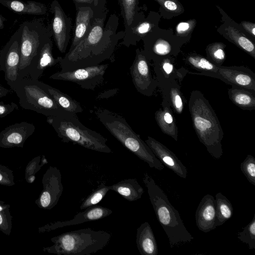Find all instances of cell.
<instances>
[{"label":"cell","mask_w":255,"mask_h":255,"mask_svg":"<svg viewBox=\"0 0 255 255\" xmlns=\"http://www.w3.org/2000/svg\"><path fill=\"white\" fill-rule=\"evenodd\" d=\"M10 6L12 9L16 12L28 13L43 14L46 10L44 5L32 2L25 5L21 2L14 0L11 2Z\"/></svg>","instance_id":"obj_32"},{"label":"cell","mask_w":255,"mask_h":255,"mask_svg":"<svg viewBox=\"0 0 255 255\" xmlns=\"http://www.w3.org/2000/svg\"><path fill=\"white\" fill-rule=\"evenodd\" d=\"M48 161L44 155H40L33 158L27 165L25 169V178L29 183H32L35 179V174Z\"/></svg>","instance_id":"obj_33"},{"label":"cell","mask_w":255,"mask_h":255,"mask_svg":"<svg viewBox=\"0 0 255 255\" xmlns=\"http://www.w3.org/2000/svg\"><path fill=\"white\" fill-rule=\"evenodd\" d=\"M52 31L57 47L61 53H65L70 38L71 20L56 0L53 1Z\"/></svg>","instance_id":"obj_13"},{"label":"cell","mask_w":255,"mask_h":255,"mask_svg":"<svg viewBox=\"0 0 255 255\" xmlns=\"http://www.w3.org/2000/svg\"><path fill=\"white\" fill-rule=\"evenodd\" d=\"M164 6L166 8L170 10H175L177 8L176 4L170 0H166L164 2Z\"/></svg>","instance_id":"obj_42"},{"label":"cell","mask_w":255,"mask_h":255,"mask_svg":"<svg viewBox=\"0 0 255 255\" xmlns=\"http://www.w3.org/2000/svg\"><path fill=\"white\" fill-rule=\"evenodd\" d=\"M216 219V200L214 197L206 194L201 199L195 213L198 228L204 233L215 229Z\"/></svg>","instance_id":"obj_19"},{"label":"cell","mask_w":255,"mask_h":255,"mask_svg":"<svg viewBox=\"0 0 255 255\" xmlns=\"http://www.w3.org/2000/svg\"><path fill=\"white\" fill-rule=\"evenodd\" d=\"M18 109L16 104L13 102L9 103H4L3 101L0 102V118H3L9 115L15 110Z\"/></svg>","instance_id":"obj_40"},{"label":"cell","mask_w":255,"mask_h":255,"mask_svg":"<svg viewBox=\"0 0 255 255\" xmlns=\"http://www.w3.org/2000/svg\"><path fill=\"white\" fill-rule=\"evenodd\" d=\"M2 26V21L1 19L0 18V27H1Z\"/></svg>","instance_id":"obj_47"},{"label":"cell","mask_w":255,"mask_h":255,"mask_svg":"<svg viewBox=\"0 0 255 255\" xmlns=\"http://www.w3.org/2000/svg\"><path fill=\"white\" fill-rule=\"evenodd\" d=\"M125 26V34L138 22L137 0H118Z\"/></svg>","instance_id":"obj_28"},{"label":"cell","mask_w":255,"mask_h":255,"mask_svg":"<svg viewBox=\"0 0 255 255\" xmlns=\"http://www.w3.org/2000/svg\"><path fill=\"white\" fill-rule=\"evenodd\" d=\"M11 93V91L4 87L0 85V98L6 96Z\"/></svg>","instance_id":"obj_44"},{"label":"cell","mask_w":255,"mask_h":255,"mask_svg":"<svg viewBox=\"0 0 255 255\" xmlns=\"http://www.w3.org/2000/svg\"><path fill=\"white\" fill-rule=\"evenodd\" d=\"M75 26L69 50L75 47L88 34L92 25L94 11L89 5L76 6Z\"/></svg>","instance_id":"obj_20"},{"label":"cell","mask_w":255,"mask_h":255,"mask_svg":"<svg viewBox=\"0 0 255 255\" xmlns=\"http://www.w3.org/2000/svg\"><path fill=\"white\" fill-rule=\"evenodd\" d=\"M109 189L119 193L128 201H134L141 198L144 193L143 188L136 179H124L111 186Z\"/></svg>","instance_id":"obj_24"},{"label":"cell","mask_w":255,"mask_h":255,"mask_svg":"<svg viewBox=\"0 0 255 255\" xmlns=\"http://www.w3.org/2000/svg\"><path fill=\"white\" fill-rule=\"evenodd\" d=\"M35 130V126L26 122L10 125L0 132V147H23L25 141Z\"/></svg>","instance_id":"obj_15"},{"label":"cell","mask_w":255,"mask_h":255,"mask_svg":"<svg viewBox=\"0 0 255 255\" xmlns=\"http://www.w3.org/2000/svg\"><path fill=\"white\" fill-rule=\"evenodd\" d=\"M0 185L11 186L15 185L13 171L0 164Z\"/></svg>","instance_id":"obj_38"},{"label":"cell","mask_w":255,"mask_h":255,"mask_svg":"<svg viewBox=\"0 0 255 255\" xmlns=\"http://www.w3.org/2000/svg\"><path fill=\"white\" fill-rule=\"evenodd\" d=\"M96 114L100 122L126 148L147 163L150 167L158 170L164 169L163 164L124 117L103 108L97 109Z\"/></svg>","instance_id":"obj_5"},{"label":"cell","mask_w":255,"mask_h":255,"mask_svg":"<svg viewBox=\"0 0 255 255\" xmlns=\"http://www.w3.org/2000/svg\"><path fill=\"white\" fill-rule=\"evenodd\" d=\"M112 234L87 228L64 233L51 238L53 245L45 247V252L58 255H90L109 244Z\"/></svg>","instance_id":"obj_4"},{"label":"cell","mask_w":255,"mask_h":255,"mask_svg":"<svg viewBox=\"0 0 255 255\" xmlns=\"http://www.w3.org/2000/svg\"></svg>","instance_id":"obj_49"},{"label":"cell","mask_w":255,"mask_h":255,"mask_svg":"<svg viewBox=\"0 0 255 255\" xmlns=\"http://www.w3.org/2000/svg\"><path fill=\"white\" fill-rule=\"evenodd\" d=\"M189 28V24L187 22H181L179 23L177 27V30L179 32L185 31Z\"/></svg>","instance_id":"obj_43"},{"label":"cell","mask_w":255,"mask_h":255,"mask_svg":"<svg viewBox=\"0 0 255 255\" xmlns=\"http://www.w3.org/2000/svg\"><path fill=\"white\" fill-rule=\"evenodd\" d=\"M187 65L199 71V74L216 78L219 66L207 58L198 55H191L186 58Z\"/></svg>","instance_id":"obj_29"},{"label":"cell","mask_w":255,"mask_h":255,"mask_svg":"<svg viewBox=\"0 0 255 255\" xmlns=\"http://www.w3.org/2000/svg\"><path fill=\"white\" fill-rule=\"evenodd\" d=\"M153 70L158 87L162 88L174 81H181L188 71L178 69L172 57H165L154 61Z\"/></svg>","instance_id":"obj_17"},{"label":"cell","mask_w":255,"mask_h":255,"mask_svg":"<svg viewBox=\"0 0 255 255\" xmlns=\"http://www.w3.org/2000/svg\"><path fill=\"white\" fill-rule=\"evenodd\" d=\"M129 70L137 91L144 96H151L158 87V83L152 75L149 60L139 49L136 50L135 57Z\"/></svg>","instance_id":"obj_9"},{"label":"cell","mask_w":255,"mask_h":255,"mask_svg":"<svg viewBox=\"0 0 255 255\" xmlns=\"http://www.w3.org/2000/svg\"><path fill=\"white\" fill-rule=\"evenodd\" d=\"M108 66V64H98L70 71H60L51 75L49 78L75 83L83 89L94 90L103 81Z\"/></svg>","instance_id":"obj_8"},{"label":"cell","mask_w":255,"mask_h":255,"mask_svg":"<svg viewBox=\"0 0 255 255\" xmlns=\"http://www.w3.org/2000/svg\"><path fill=\"white\" fill-rule=\"evenodd\" d=\"M145 142L163 164L179 177L184 179L186 178V167L171 150L151 136H147Z\"/></svg>","instance_id":"obj_18"},{"label":"cell","mask_w":255,"mask_h":255,"mask_svg":"<svg viewBox=\"0 0 255 255\" xmlns=\"http://www.w3.org/2000/svg\"><path fill=\"white\" fill-rule=\"evenodd\" d=\"M237 238L248 244L249 249H255V214L251 222L244 228L242 231L238 232Z\"/></svg>","instance_id":"obj_34"},{"label":"cell","mask_w":255,"mask_h":255,"mask_svg":"<svg viewBox=\"0 0 255 255\" xmlns=\"http://www.w3.org/2000/svg\"><path fill=\"white\" fill-rule=\"evenodd\" d=\"M99 0H93V10H95L98 5V3H99Z\"/></svg>","instance_id":"obj_46"},{"label":"cell","mask_w":255,"mask_h":255,"mask_svg":"<svg viewBox=\"0 0 255 255\" xmlns=\"http://www.w3.org/2000/svg\"><path fill=\"white\" fill-rule=\"evenodd\" d=\"M12 217L9 209L0 212V231L9 236L12 229Z\"/></svg>","instance_id":"obj_36"},{"label":"cell","mask_w":255,"mask_h":255,"mask_svg":"<svg viewBox=\"0 0 255 255\" xmlns=\"http://www.w3.org/2000/svg\"><path fill=\"white\" fill-rule=\"evenodd\" d=\"M112 213V210L108 208L96 205L86 209V210L83 212L78 213L72 219L50 223L39 228L38 231L40 233L50 232L66 226L98 220L109 216Z\"/></svg>","instance_id":"obj_16"},{"label":"cell","mask_w":255,"mask_h":255,"mask_svg":"<svg viewBox=\"0 0 255 255\" xmlns=\"http://www.w3.org/2000/svg\"><path fill=\"white\" fill-rule=\"evenodd\" d=\"M19 99L20 107L46 117L57 116L67 112L57 104L47 90L46 84L25 78L19 80L13 90Z\"/></svg>","instance_id":"obj_7"},{"label":"cell","mask_w":255,"mask_h":255,"mask_svg":"<svg viewBox=\"0 0 255 255\" xmlns=\"http://www.w3.org/2000/svg\"><path fill=\"white\" fill-rule=\"evenodd\" d=\"M188 107L193 126L200 141L216 159L223 153L224 132L217 115L208 100L199 90L191 92Z\"/></svg>","instance_id":"obj_2"},{"label":"cell","mask_w":255,"mask_h":255,"mask_svg":"<svg viewBox=\"0 0 255 255\" xmlns=\"http://www.w3.org/2000/svg\"><path fill=\"white\" fill-rule=\"evenodd\" d=\"M142 181L156 218L165 232L171 248L190 243L194 239L188 231L178 211L172 205L163 190L147 173Z\"/></svg>","instance_id":"obj_3"},{"label":"cell","mask_w":255,"mask_h":255,"mask_svg":"<svg viewBox=\"0 0 255 255\" xmlns=\"http://www.w3.org/2000/svg\"><path fill=\"white\" fill-rule=\"evenodd\" d=\"M208 53L210 61L217 66H222L225 59V53L222 47H212L209 50Z\"/></svg>","instance_id":"obj_37"},{"label":"cell","mask_w":255,"mask_h":255,"mask_svg":"<svg viewBox=\"0 0 255 255\" xmlns=\"http://www.w3.org/2000/svg\"><path fill=\"white\" fill-rule=\"evenodd\" d=\"M47 122L64 142H72L92 150L110 153L107 139L79 121L76 114L66 112L57 116L47 117Z\"/></svg>","instance_id":"obj_6"},{"label":"cell","mask_w":255,"mask_h":255,"mask_svg":"<svg viewBox=\"0 0 255 255\" xmlns=\"http://www.w3.org/2000/svg\"><path fill=\"white\" fill-rule=\"evenodd\" d=\"M9 204H5L3 201H0V212L9 209Z\"/></svg>","instance_id":"obj_45"},{"label":"cell","mask_w":255,"mask_h":255,"mask_svg":"<svg viewBox=\"0 0 255 255\" xmlns=\"http://www.w3.org/2000/svg\"><path fill=\"white\" fill-rule=\"evenodd\" d=\"M108 9L94 14L92 25L87 36L62 57L61 71H70L96 65L110 59L125 32L118 31L119 18L115 14L110 15L106 24Z\"/></svg>","instance_id":"obj_1"},{"label":"cell","mask_w":255,"mask_h":255,"mask_svg":"<svg viewBox=\"0 0 255 255\" xmlns=\"http://www.w3.org/2000/svg\"><path fill=\"white\" fill-rule=\"evenodd\" d=\"M75 5V7L81 5H89L93 7L94 0H72Z\"/></svg>","instance_id":"obj_41"},{"label":"cell","mask_w":255,"mask_h":255,"mask_svg":"<svg viewBox=\"0 0 255 255\" xmlns=\"http://www.w3.org/2000/svg\"><path fill=\"white\" fill-rule=\"evenodd\" d=\"M155 119L163 133L178 140V128L169 104L162 103V108L155 113Z\"/></svg>","instance_id":"obj_23"},{"label":"cell","mask_w":255,"mask_h":255,"mask_svg":"<svg viewBox=\"0 0 255 255\" xmlns=\"http://www.w3.org/2000/svg\"><path fill=\"white\" fill-rule=\"evenodd\" d=\"M216 219V226H219L230 219L233 214V206L228 199L219 192L215 196Z\"/></svg>","instance_id":"obj_30"},{"label":"cell","mask_w":255,"mask_h":255,"mask_svg":"<svg viewBox=\"0 0 255 255\" xmlns=\"http://www.w3.org/2000/svg\"><path fill=\"white\" fill-rule=\"evenodd\" d=\"M241 169L249 182L255 185V158L249 154L241 164Z\"/></svg>","instance_id":"obj_35"},{"label":"cell","mask_w":255,"mask_h":255,"mask_svg":"<svg viewBox=\"0 0 255 255\" xmlns=\"http://www.w3.org/2000/svg\"><path fill=\"white\" fill-rule=\"evenodd\" d=\"M20 61V44L15 40L0 53V70L3 72L4 80L12 91L19 81Z\"/></svg>","instance_id":"obj_12"},{"label":"cell","mask_w":255,"mask_h":255,"mask_svg":"<svg viewBox=\"0 0 255 255\" xmlns=\"http://www.w3.org/2000/svg\"><path fill=\"white\" fill-rule=\"evenodd\" d=\"M45 42H41L40 36L36 31L24 26L20 44L19 80L28 77L29 71Z\"/></svg>","instance_id":"obj_10"},{"label":"cell","mask_w":255,"mask_h":255,"mask_svg":"<svg viewBox=\"0 0 255 255\" xmlns=\"http://www.w3.org/2000/svg\"><path fill=\"white\" fill-rule=\"evenodd\" d=\"M109 190V186H106L104 183H101L97 189L83 201L80 207V209H86L97 205L103 199Z\"/></svg>","instance_id":"obj_31"},{"label":"cell","mask_w":255,"mask_h":255,"mask_svg":"<svg viewBox=\"0 0 255 255\" xmlns=\"http://www.w3.org/2000/svg\"><path fill=\"white\" fill-rule=\"evenodd\" d=\"M255 28H253V30H252V33H253V35H255Z\"/></svg>","instance_id":"obj_48"},{"label":"cell","mask_w":255,"mask_h":255,"mask_svg":"<svg viewBox=\"0 0 255 255\" xmlns=\"http://www.w3.org/2000/svg\"><path fill=\"white\" fill-rule=\"evenodd\" d=\"M43 189L35 204L41 209L50 210L58 203L63 191L62 175L54 166H49L43 175Z\"/></svg>","instance_id":"obj_11"},{"label":"cell","mask_w":255,"mask_h":255,"mask_svg":"<svg viewBox=\"0 0 255 255\" xmlns=\"http://www.w3.org/2000/svg\"><path fill=\"white\" fill-rule=\"evenodd\" d=\"M46 87L50 95L62 110L76 114L83 112V109L79 102L67 94L49 85L46 84Z\"/></svg>","instance_id":"obj_27"},{"label":"cell","mask_w":255,"mask_h":255,"mask_svg":"<svg viewBox=\"0 0 255 255\" xmlns=\"http://www.w3.org/2000/svg\"><path fill=\"white\" fill-rule=\"evenodd\" d=\"M228 91L230 100L237 106L244 110L255 109V91L235 85Z\"/></svg>","instance_id":"obj_25"},{"label":"cell","mask_w":255,"mask_h":255,"mask_svg":"<svg viewBox=\"0 0 255 255\" xmlns=\"http://www.w3.org/2000/svg\"><path fill=\"white\" fill-rule=\"evenodd\" d=\"M237 43L240 47L255 58V46L250 40L244 36H240L237 39Z\"/></svg>","instance_id":"obj_39"},{"label":"cell","mask_w":255,"mask_h":255,"mask_svg":"<svg viewBox=\"0 0 255 255\" xmlns=\"http://www.w3.org/2000/svg\"><path fill=\"white\" fill-rule=\"evenodd\" d=\"M161 89L163 94L162 103L169 104L175 112L181 114L184 108V101L178 82L174 81Z\"/></svg>","instance_id":"obj_26"},{"label":"cell","mask_w":255,"mask_h":255,"mask_svg":"<svg viewBox=\"0 0 255 255\" xmlns=\"http://www.w3.org/2000/svg\"><path fill=\"white\" fill-rule=\"evenodd\" d=\"M136 244L141 255H157L158 250L153 231L149 224L144 222L137 228Z\"/></svg>","instance_id":"obj_22"},{"label":"cell","mask_w":255,"mask_h":255,"mask_svg":"<svg viewBox=\"0 0 255 255\" xmlns=\"http://www.w3.org/2000/svg\"><path fill=\"white\" fill-rule=\"evenodd\" d=\"M216 78L231 85L255 91V73L245 66H219Z\"/></svg>","instance_id":"obj_14"},{"label":"cell","mask_w":255,"mask_h":255,"mask_svg":"<svg viewBox=\"0 0 255 255\" xmlns=\"http://www.w3.org/2000/svg\"><path fill=\"white\" fill-rule=\"evenodd\" d=\"M52 42L49 39L42 47L39 53L32 65L27 78L38 79L48 67L59 63L62 57L55 58L52 54Z\"/></svg>","instance_id":"obj_21"}]
</instances>
